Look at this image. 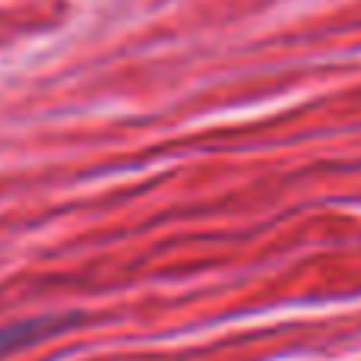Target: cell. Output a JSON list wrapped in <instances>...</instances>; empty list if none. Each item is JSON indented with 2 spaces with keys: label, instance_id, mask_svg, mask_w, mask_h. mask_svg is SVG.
Segmentation results:
<instances>
[{
  "label": "cell",
  "instance_id": "6da1fadb",
  "mask_svg": "<svg viewBox=\"0 0 361 361\" xmlns=\"http://www.w3.org/2000/svg\"><path fill=\"white\" fill-rule=\"evenodd\" d=\"M54 330V320H29V324H16L10 330H0V352L16 349L19 343H32V339L44 336Z\"/></svg>",
  "mask_w": 361,
  "mask_h": 361
}]
</instances>
